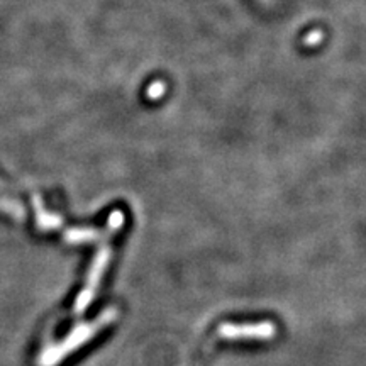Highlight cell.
<instances>
[{"instance_id": "obj_3", "label": "cell", "mask_w": 366, "mask_h": 366, "mask_svg": "<svg viewBox=\"0 0 366 366\" xmlns=\"http://www.w3.org/2000/svg\"><path fill=\"white\" fill-rule=\"evenodd\" d=\"M219 334L226 339H270L277 334V327L273 322L259 324H224Z\"/></svg>"}, {"instance_id": "obj_2", "label": "cell", "mask_w": 366, "mask_h": 366, "mask_svg": "<svg viewBox=\"0 0 366 366\" xmlns=\"http://www.w3.org/2000/svg\"><path fill=\"white\" fill-rule=\"evenodd\" d=\"M114 232H110V236L107 234L105 243L102 244L101 250L97 251V256H95L94 259V265H92V268H90L89 278H87V287L83 288V292L80 293L78 299H76L75 314H82V312L89 307L92 299H94L95 292H97V287H98V284H101L102 274H104L107 265H109V261H110V238L114 236Z\"/></svg>"}, {"instance_id": "obj_1", "label": "cell", "mask_w": 366, "mask_h": 366, "mask_svg": "<svg viewBox=\"0 0 366 366\" xmlns=\"http://www.w3.org/2000/svg\"><path fill=\"white\" fill-rule=\"evenodd\" d=\"M116 317H117L116 308H107V311L102 312L101 317H98L97 320H94V322H90V324H85V326H78L76 329H73V333L68 336L67 341L61 342V345L58 346H55V348L46 351L40 363L43 366L56 365L58 361L63 360L67 354H70L71 351L80 348L82 345H85L90 338H94V336L97 334L102 327H105L107 324L112 322Z\"/></svg>"}]
</instances>
